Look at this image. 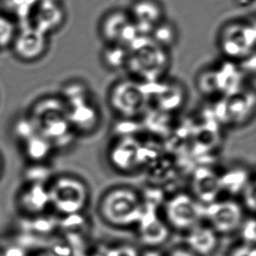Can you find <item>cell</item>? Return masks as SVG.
<instances>
[{
  "label": "cell",
  "instance_id": "26",
  "mask_svg": "<svg viewBox=\"0 0 256 256\" xmlns=\"http://www.w3.org/2000/svg\"><path fill=\"white\" fill-rule=\"evenodd\" d=\"M26 178H28V184H46V182L50 180L51 173L48 168H46L43 166H35L28 169L26 172Z\"/></svg>",
  "mask_w": 256,
  "mask_h": 256
},
{
  "label": "cell",
  "instance_id": "9",
  "mask_svg": "<svg viewBox=\"0 0 256 256\" xmlns=\"http://www.w3.org/2000/svg\"><path fill=\"white\" fill-rule=\"evenodd\" d=\"M246 212L239 201L228 198H218L204 208V222L218 234V236H228L237 234Z\"/></svg>",
  "mask_w": 256,
  "mask_h": 256
},
{
  "label": "cell",
  "instance_id": "22",
  "mask_svg": "<svg viewBox=\"0 0 256 256\" xmlns=\"http://www.w3.org/2000/svg\"><path fill=\"white\" fill-rule=\"evenodd\" d=\"M149 37L156 45L170 51L178 40V32L172 23L163 20L153 29Z\"/></svg>",
  "mask_w": 256,
  "mask_h": 256
},
{
  "label": "cell",
  "instance_id": "6",
  "mask_svg": "<svg viewBox=\"0 0 256 256\" xmlns=\"http://www.w3.org/2000/svg\"><path fill=\"white\" fill-rule=\"evenodd\" d=\"M107 102L116 116L136 121L150 106L148 86L130 77L119 79L108 88Z\"/></svg>",
  "mask_w": 256,
  "mask_h": 256
},
{
  "label": "cell",
  "instance_id": "8",
  "mask_svg": "<svg viewBox=\"0 0 256 256\" xmlns=\"http://www.w3.org/2000/svg\"><path fill=\"white\" fill-rule=\"evenodd\" d=\"M204 208L190 194L178 192L164 203V220L170 230L186 234L204 220Z\"/></svg>",
  "mask_w": 256,
  "mask_h": 256
},
{
  "label": "cell",
  "instance_id": "2",
  "mask_svg": "<svg viewBox=\"0 0 256 256\" xmlns=\"http://www.w3.org/2000/svg\"><path fill=\"white\" fill-rule=\"evenodd\" d=\"M36 132L52 144L54 149H68L79 138L70 122L66 105L60 97L38 102L30 116Z\"/></svg>",
  "mask_w": 256,
  "mask_h": 256
},
{
  "label": "cell",
  "instance_id": "3",
  "mask_svg": "<svg viewBox=\"0 0 256 256\" xmlns=\"http://www.w3.org/2000/svg\"><path fill=\"white\" fill-rule=\"evenodd\" d=\"M128 49V77L144 85L158 84L168 77L172 66L170 51L156 45L149 36L140 35Z\"/></svg>",
  "mask_w": 256,
  "mask_h": 256
},
{
  "label": "cell",
  "instance_id": "24",
  "mask_svg": "<svg viewBox=\"0 0 256 256\" xmlns=\"http://www.w3.org/2000/svg\"><path fill=\"white\" fill-rule=\"evenodd\" d=\"M242 201H239L242 206L244 211L254 214L256 210V180L252 176L240 192Z\"/></svg>",
  "mask_w": 256,
  "mask_h": 256
},
{
  "label": "cell",
  "instance_id": "5",
  "mask_svg": "<svg viewBox=\"0 0 256 256\" xmlns=\"http://www.w3.org/2000/svg\"><path fill=\"white\" fill-rule=\"evenodd\" d=\"M50 206L62 217L85 214L91 202V188L76 174L56 176L48 186Z\"/></svg>",
  "mask_w": 256,
  "mask_h": 256
},
{
  "label": "cell",
  "instance_id": "21",
  "mask_svg": "<svg viewBox=\"0 0 256 256\" xmlns=\"http://www.w3.org/2000/svg\"><path fill=\"white\" fill-rule=\"evenodd\" d=\"M24 142V152L35 163L43 162L54 150L52 144L38 133L26 140Z\"/></svg>",
  "mask_w": 256,
  "mask_h": 256
},
{
  "label": "cell",
  "instance_id": "1",
  "mask_svg": "<svg viewBox=\"0 0 256 256\" xmlns=\"http://www.w3.org/2000/svg\"><path fill=\"white\" fill-rule=\"evenodd\" d=\"M144 210L141 192L128 184L108 187L97 201L98 218L104 225L114 230H136Z\"/></svg>",
  "mask_w": 256,
  "mask_h": 256
},
{
  "label": "cell",
  "instance_id": "15",
  "mask_svg": "<svg viewBox=\"0 0 256 256\" xmlns=\"http://www.w3.org/2000/svg\"><path fill=\"white\" fill-rule=\"evenodd\" d=\"M128 14L139 34L144 36H149L164 20L163 6L158 0H136Z\"/></svg>",
  "mask_w": 256,
  "mask_h": 256
},
{
  "label": "cell",
  "instance_id": "13",
  "mask_svg": "<svg viewBox=\"0 0 256 256\" xmlns=\"http://www.w3.org/2000/svg\"><path fill=\"white\" fill-rule=\"evenodd\" d=\"M139 240L150 250L158 248L166 242L170 229L158 214L156 208L144 206L142 218L136 228Z\"/></svg>",
  "mask_w": 256,
  "mask_h": 256
},
{
  "label": "cell",
  "instance_id": "16",
  "mask_svg": "<svg viewBox=\"0 0 256 256\" xmlns=\"http://www.w3.org/2000/svg\"><path fill=\"white\" fill-rule=\"evenodd\" d=\"M192 195L201 204L206 206L218 200L222 194L220 176L208 168L198 169L192 176Z\"/></svg>",
  "mask_w": 256,
  "mask_h": 256
},
{
  "label": "cell",
  "instance_id": "25",
  "mask_svg": "<svg viewBox=\"0 0 256 256\" xmlns=\"http://www.w3.org/2000/svg\"><path fill=\"white\" fill-rule=\"evenodd\" d=\"M16 34L14 22L6 16L0 15V48L12 44Z\"/></svg>",
  "mask_w": 256,
  "mask_h": 256
},
{
  "label": "cell",
  "instance_id": "19",
  "mask_svg": "<svg viewBox=\"0 0 256 256\" xmlns=\"http://www.w3.org/2000/svg\"><path fill=\"white\" fill-rule=\"evenodd\" d=\"M18 204L26 214H40L50 206L48 187L40 184H28L21 192Z\"/></svg>",
  "mask_w": 256,
  "mask_h": 256
},
{
  "label": "cell",
  "instance_id": "11",
  "mask_svg": "<svg viewBox=\"0 0 256 256\" xmlns=\"http://www.w3.org/2000/svg\"><path fill=\"white\" fill-rule=\"evenodd\" d=\"M142 146L132 136L116 138L108 150V161L113 170L122 174H130L138 170L142 163Z\"/></svg>",
  "mask_w": 256,
  "mask_h": 256
},
{
  "label": "cell",
  "instance_id": "7",
  "mask_svg": "<svg viewBox=\"0 0 256 256\" xmlns=\"http://www.w3.org/2000/svg\"><path fill=\"white\" fill-rule=\"evenodd\" d=\"M256 26L246 21H232L220 30L217 44L223 58L234 64H245L256 56Z\"/></svg>",
  "mask_w": 256,
  "mask_h": 256
},
{
  "label": "cell",
  "instance_id": "29",
  "mask_svg": "<svg viewBox=\"0 0 256 256\" xmlns=\"http://www.w3.org/2000/svg\"><path fill=\"white\" fill-rule=\"evenodd\" d=\"M256 248L254 244L242 242L232 246L226 256H256Z\"/></svg>",
  "mask_w": 256,
  "mask_h": 256
},
{
  "label": "cell",
  "instance_id": "14",
  "mask_svg": "<svg viewBox=\"0 0 256 256\" xmlns=\"http://www.w3.org/2000/svg\"><path fill=\"white\" fill-rule=\"evenodd\" d=\"M48 45L46 34L30 24L16 34L12 46L15 54L24 60H34L46 52Z\"/></svg>",
  "mask_w": 256,
  "mask_h": 256
},
{
  "label": "cell",
  "instance_id": "28",
  "mask_svg": "<svg viewBox=\"0 0 256 256\" xmlns=\"http://www.w3.org/2000/svg\"><path fill=\"white\" fill-rule=\"evenodd\" d=\"M14 132L15 135L24 142L37 133L34 125L29 118L18 120L14 127Z\"/></svg>",
  "mask_w": 256,
  "mask_h": 256
},
{
  "label": "cell",
  "instance_id": "23",
  "mask_svg": "<svg viewBox=\"0 0 256 256\" xmlns=\"http://www.w3.org/2000/svg\"><path fill=\"white\" fill-rule=\"evenodd\" d=\"M38 0H0L3 8L8 14L20 20H28L34 12Z\"/></svg>",
  "mask_w": 256,
  "mask_h": 256
},
{
  "label": "cell",
  "instance_id": "18",
  "mask_svg": "<svg viewBox=\"0 0 256 256\" xmlns=\"http://www.w3.org/2000/svg\"><path fill=\"white\" fill-rule=\"evenodd\" d=\"M31 18L34 20L32 26L48 35L62 26L65 15L59 0H38Z\"/></svg>",
  "mask_w": 256,
  "mask_h": 256
},
{
  "label": "cell",
  "instance_id": "10",
  "mask_svg": "<svg viewBox=\"0 0 256 256\" xmlns=\"http://www.w3.org/2000/svg\"><path fill=\"white\" fill-rule=\"evenodd\" d=\"M100 35L105 45L122 46L130 48L141 34L130 14L114 10L108 14L100 22Z\"/></svg>",
  "mask_w": 256,
  "mask_h": 256
},
{
  "label": "cell",
  "instance_id": "27",
  "mask_svg": "<svg viewBox=\"0 0 256 256\" xmlns=\"http://www.w3.org/2000/svg\"><path fill=\"white\" fill-rule=\"evenodd\" d=\"M240 234V240L242 242L254 244L256 242V220L254 217L244 218L238 232Z\"/></svg>",
  "mask_w": 256,
  "mask_h": 256
},
{
  "label": "cell",
  "instance_id": "12",
  "mask_svg": "<svg viewBox=\"0 0 256 256\" xmlns=\"http://www.w3.org/2000/svg\"><path fill=\"white\" fill-rule=\"evenodd\" d=\"M167 78L158 84L147 85L150 105L163 114H174L183 107L187 100V91L178 80Z\"/></svg>",
  "mask_w": 256,
  "mask_h": 256
},
{
  "label": "cell",
  "instance_id": "31",
  "mask_svg": "<svg viewBox=\"0 0 256 256\" xmlns=\"http://www.w3.org/2000/svg\"><path fill=\"white\" fill-rule=\"evenodd\" d=\"M0 172H1V160H0Z\"/></svg>",
  "mask_w": 256,
  "mask_h": 256
},
{
  "label": "cell",
  "instance_id": "30",
  "mask_svg": "<svg viewBox=\"0 0 256 256\" xmlns=\"http://www.w3.org/2000/svg\"><path fill=\"white\" fill-rule=\"evenodd\" d=\"M166 256H198L197 254L190 251L188 248L184 245L183 246H178L170 250Z\"/></svg>",
  "mask_w": 256,
  "mask_h": 256
},
{
  "label": "cell",
  "instance_id": "17",
  "mask_svg": "<svg viewBox=\"0 0 256 256\" xmlns=\"http://www.w3.org/2000/svg\"><path fill=\"white\" fill-rule=\"evenodd\" d=\"M184 246L198 256L214 254L218 245L220 236L203 220L184 234Z\"/></svg>",
  "mask_w": 256,
  "mask_h": 256
},
{
  "label": "cell",
  "instance_id": "20",
  "mask_svg": "<svg viewBox=\"0 0 256 256\" xmlns=\"http://www.w3.org/2000/svg\"><path fill=\"white\" fill-rule=\"evenodd\" d=\"M130 49L118 45H105L100 52V63L112 72L126 70L128 65Z\"/></svg>",
  "mask_w": 256,
  "mask_h": 256
},
{
  "label": "cell",
  "instance_id": "4",
  "mask_svg": "<svg viewBox=\"0 0 256 256\" xmlns=\"http://www.w3.org/2000/svg\"><path fill=\"white\" fill-rule=\"evenodd\" d=\"M60 99L66 105L70 122L78 136H90L100 128L102 111L88 84L84 82L70 84Z\"/></svg>",
  "mask_w": 256,
  "mask_h": 256
}]
</instances>
